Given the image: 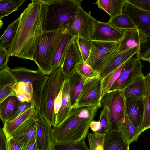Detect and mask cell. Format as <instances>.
Segmentation results:
<instances>
[{
  "label": "cell",
  "mask_w": 150,
  "mask_h": 150,
  "mask_svg": "<svg viewBox=\"0 0 150 150\" xmlns=\"http://www.w3.org/2000/svg\"><path fill=\"white\" fill-rule=\"evenodd\" d=\"M25 1L21 0H0V22L2 19L8 16L11 13L18 9V7Z\"/></svg>",
  "instance_id": "cell-32"
},
{
  "label": "cell",
  "mask_w": 150,
  "mask_h": 150,
  "mask_svg": "<svg viewBox=\"0 0 150 150\" xmlns=\"http://www.w3.org/2000/svg\"><path fill=\"white\" fill-rule=\"evenodd\" d=\"M76 42L83 61L86 62L89 57L92 45V41L80 37H76Z\"/></svg>",
  "instance_id": "cell-38"
},
{
  "label": "cell",
  "mask_w": 150,
  "mask_h": 150,
  "mask_svg": "<svg viewBox=\"0 0 150 150\" xmlns=\"http://www.w3.org/2000/svg\"><path fill=\"white\" fill-rule=\"evenodd\" d=\"M123 30V36L120 41L118 52H121L130 48H138L140 51L147 40L143 32L138 29ZM139 52L136 56L139 57Z\"/></svg>",
  "instance_id": "cell-13"
},
{
  "label": "cell",
  "mask_w": 150,
  "mask_h": 150,
  "mask_svg": "<svg viewBox=\"0 0 150 150\" xmlns=\"http://www.w3.org/2000/svg\"><path fill=\"white\" fill-rule=\"evenodd\" d=\"M62 90L59 92L54 101V110L55 116L58 113L62 105Z\"/></svg>",
  "instance_id": "cell-46"
},
{
  "label": "cell",
  "mask_w": 150,
  "mask_h": 150,
  "mask_svg": "<svg viewBox=\"0 0 150 150\" xmlns=\"http://www.w3.org/2000/svg\"><path fill=\"white\" fill-rule=\"evenodd\" d=\"M120 131L129 144L136 141L141 134L134 127L126 115Z\"/></svg>",
  "instance_id": "cell-30"
},
{
  "label": "cell",
  "mask_w": 150,
  "mask_h": 150,
  "mask_svg": "<svg viewBox=\"0 0 150 150\" xmlns=\"http://www.w3.org/2000/svg\"><path fill=\"white\" fill-rule=\"evenodd\" d=\"M33 105L34 104L31 102H21L13 115L7 122L13 120L25 112Z\"/></svg>",
  "instance_id": "cell-41"
},
{
  "label": "cell",
  "mask_w": 150,
  "mask_h": 150,
  "mask_svg": "<svg viewBox=\"0 0 150 150\" xmlns=\"http://www.w3.org/2000/svg\"><path fill=\"white\" fill-rule=\"evenodd\" d=\"M127 1L140 9L150 12V0H127Z\"/></svg>",
  "instance_id": "cell-42"
},
{
  "label": "cell",
  "mask_w": 150,
  "mask_h": 150,
  "mask_svg": "<svg viewBox=\"0 0 150 150\" xmlns=\"http://www.w3.org/2000/svg\"><path fill=\"white\" fill-rule=\"evenodd\" d=\"M129 145L120 131L111 130L105 134L104 150H129Z\"/></svg>",
  "instance_id": "cell-20"
},
{
  "label": "cell",
  "mask_w": 150,
  "mask_h": 150,
  "mask_svg": "<svg viewBox=\"0 0 150 150\" xmlns=\"http://www.w3.org/2000/svg\"><path fill=\"white\" fill-rule=\"evenodd\" d=\"M8 150H23L24 144L15 140L12 137L7 139Z\"/></svg>",
  "instance_id": "cell-44"
},
{
  "label": "cell",
  "mask_w": 150,
  "mask_h": 150,
  "mask_svg": "<svg viewBox=\"0 0 150 150\" xmlns=\"http://www.w3.org/2000/svg\"><path fill=\"white\" fill-rule=\"evenodd\" d=\"M125 62L102 79V97L108 92L119 77Z\"/></svg>",
  "instance_id": "cell-33"
},
{
  "label": "cell",
  "mask_w": 150,
  "mask_h": 150,
  "mask_svg": "<svg viewBox=\"0 0 150 150\" xmlns=\"http://www.w3.org/2000/svg\"><path fill=\"white\" fill-rule=\"evenodd\" d=\"M66 79L61 67L54 70L49 75L43 90L40 112L51 127H54L55 120L54 101L62 90Z\"/></svg>",
  "instance_id": "cell-4"
},
{
  "label": "cell",
  "mask_w": 150,
  "mask_h": 150,
  "mask_svg": "<svg viewBox=\"0 0 150 150\" xmlns=\"http://www.w3.org/2000/svg\"><path fill=\"white\" fill-rule=\"evenodd\" d=\"M75 36L67 30L62 34L50 64V73L61 67L68 47Z\"/></svg>",
  "instance_id": "cell-17"
},
{
  "label": "cell",
  "mask_w": 150,
  "mask_h": 150,
  "mask_svg": "<svg viewBox=\"0 0 150 150\" xmlns=\"http://www.w3.org/2000/svg\"><path fill=\"white\" fill-rule=\"evenodd\" d=\"M125 99L123 90L108 92L102 98L103 107L108 108L111 130L120 131L124 121L126 115Z\"/></svg>",
  "instance_id": "cell-6"
},
{
  "label": "cell",
  "mask_w": 150,
  "mask_h": 150,
  "mask_svg": "<svg viewBox=\"0 0 150 150\" xmlns=\"http://www.w3.org/2000/svg\"><path fill=\"white\" fill-rule=\"evenodd\" d=\"M125 98L131 97H144L146 91L145 76L144 74L123 90Z\"/></svg>",
  "instance_id": "cell-27"
},
{
  "label": "cell",
  "mask_w": 150,
  "mask_h": 150,
  "mask_svg": "<svg viewBox=\"0 0 150 150\" xmlns=\"http://www.w3.org/2000/svg\"><path fill=\"white\" fill-rule=\"evenodd\" d=\"M140 58V59L150 62V48L142 54Z\"/></svg>",
  "instance_id": "cell-51"
},
{
  "label": "cell",
  "mask_w": 150,
  "mask_h": 150,
  "mask_svg": "<svg viewBox=\"0 0 150 150\" xmlns=\"http://www.w3.org/2000/svg\"><path fill=\"white\" fill-rule=\"evenodd\" d=\"M100 108L96 106L73 108L60 125L52 128L53 142L71 143L85 140L90 124Z\"/></svg>",
  "instance_id": "cell-2"
},
{
  "label": "cell",
  "mask_w": 150,
  "mask_h": 150,
  "mask_svg": "<svg viewBox=\"0 0 150 150\" xmlns=\"http://www.w3.org/2000/svg\"><path fill=\"white\" fill-rule=\"evenodd\" d=\"M146 91L144 97V109L139 131L142 133L150 128V71L145 76Z\"/></svg>",
  "instance_id": "cell-28"
},
{
  "label": "cell",
  "mask_w": 150,
  "mask_h": 150,
  "mask_svg": "<svg viewBox=\"0 0 150 150\" xmlns=\"http://www.w3.org/2000/svg\"><path fill=\"white\" fill-rule=\"evenodd\" d=\"M76 36L74 37L69 46L61 67L66 78L75 69L76 64L83 61L76 42Z\"/></svg>",
  "instance_id": "cell-16"
},
{
  "label": "cell",
  "mask_w": 150,
  "mask_h": 150,
  "mask_svg": "<svg viewBox=\"0 0 150 150\" xmlns=\"http://www.w3.org/2000/svg\"><path fill=\"white\" fill-rule=\"evenodd\" d=\"M122 13L127 15L131 19L137 29H140L147 38L146 44L140 50L139 56L150 48V12L140 9L126 1Z\"/></svg>",
  "instance_id": "cell-9"
},
{
  "label": "cell",
  "mask_w": 150,
  "mask_h": 150,
  "mask_svg": "<svg viewBox=\"0 0 150 150\" xmlns=\"http://www.w3.org/2000/svg\"><path fill=\"white\" fill-rule=\"evenodd\" d=\"M124 30L117 28L110 23L96 21L91 41L115 42L120 41Z\"/></svg>",
  "instance_id": "cell-12"
},
{
  "label": "cell",
  "mask_w": 150,
  "mask_h": 150,
  "mask_svg": "<svg viewBox=\"0 0 150 150\" xmlns=\"http://www.w3.org/2000/svg\"><path fill=\"white\" fill-rule=\"evenodd\" d=\"M144 103V97L125 98L126 115L134 127L139 130L143 117Z\"/></svg>",
  "instance_id": "cell-15"
},
{
  "label": "cell",
  "mask_w": 150,
  "mask_h": 150,
  "mask_svg": "<svg viewBox=\"0 0 150 150\" xmlns=\"http://www.w3.org/2000/svg\"><path fill=\"white\" fill-rule=\"evenodd\" d=\"M23 150H38L36 141V137L24 145Z\"/></svg>",
  "instance_id": "cell-47"
},
{
  "label": "cell",
  "mask_w": 150,
  "mask_h": 150,
  "mask_svg": "<svg viewBox=\"0 0 150 150\" xmlns=\"http://www.w3.org/2000/svg\"><path fill=\"white\" fill-rule=\"evenodd\" d=\"M76 71L86 79L99 76L100 72L94 69L86 62L82 61L76 65Z\"/></svg>",
  "instance_id": "cell-35"
},
{
  "label": "cell",
  "mask_w": 150,
  "mask_h": 150,
  "mask_svg": "<svg viewBox=\"0 0 150 150\" xmlns=\"http://www.w3.org/2000/svg\"><path fill=\"white\" fill-rule=\"evenodd\" d=\"M101 79L99 76L86 79L74 108L102 106Z\"/></svg>",
  "instance_id": "cell-8"
},
{
  "label": "cell",
  "mask_w": 150,
  "mask_h": 150,
  "mask_svg": "<svg viewBox=\"0 0 150 150\" xmlns=\"http://www.w3.org/2000/svg\"><path fill=\"white\" fill-rule=\"evenodd\" d=\"M20 21V17L9 24L0 39V46L5 49L11 45L16 36Z\"/></svg>",
  "instance_id": "cell-29"
},
{
  "label": "cell",
  "mask_w": 150,
  "mask_h": 150,
  "mask_svg": "<svg viewBox=\"0 0 150 150\" xmlns=\"http://www.w3.org/2000/svg\"><path fill=\"white\" fill-rule=\"evenodd\" d=\"M0 150H8L7 139L1 128L0 129Z\"/></svg>",
  "instance_id": "cell-48"
},
{
  "label": "cell",
  "mask_w": 150,
  "mask_h": 150,
  "mask_svg": "<svg viewBox=\"0 0 150 150\" xmlns=\"http://www.w3.org/2000/svg\"><path fill=\"white\" fill-rule=\"evenodd\" d=\"M89 127L93 132H100L101 129L99 121H92L90 124Z\"/></svg>",
  "instance_id": "cell-50"
},
{
  "label": "cell",
  "mask_w": 150,
  "mask_h": 150,
  "mask_svg": "<svg viewBox=\"0 0 150 150\" xmlns=\"http://www.w3.org/2000/svg\"><path fill=\"white\" fill-rule=\"evenodd\" d=\"M62 105L58 113L55 116L54 126L57 127L67 118L72 109L69 94V84L66 79L64 84L62 90Z\"/></svg>",
  "instance_id": "cell-23"
},
{
  "label": "cell",
  "mask_w": 150,
  "mask_h": 150,
  "mask_svg": "<svg viewBox=\"0 0 150 150\" xmlns=\"http://www.w3.org/2000/svg\"><path fill=\"white\" fill-rule=\"evenodd\" d=\"M21 102L16 96H11L0 103V117L4 124L13 115Z\"/></svg>",
  "instance_id": "cell-26"
},
{
  "label": "cell",
  "mask_w": 150,
  "mask_h": 150,
  "mask_svg": "<svg viewBox=\"0 0 150 150\" xmlns=\"http://www.w3.org/2000/svg\"><path fill=\"white\" fill-rule=\"evenodd\" d=\"M66 29L43 32L35 50L33 59L38 70L46 75L50 73V66L55 51Z\"/></svg>",
  "instance_id": "cell-5"
},
{
  "label": "cell",
  "mask_w": 150,
  "mask_h": 150,
  "mask_svg": "<svg viewBox=\"0 0 150 150\" xmlns=\"http://www.w3.org/2000/svg\"><path fill=\"white\" fill-rule=\"evenodd\" d=\"M105 134L99 132L89 133L88 138L89 145V150H104L103 142Z\"/></svg>",
  "instance_id": "cell-37"
},
{
  "label": "cell",
  "mask_w": 150,
  "mask_h": 150,
  "mask_svg": "<svg viewBox=\"0 0 150 150\" xmlns=\"http://www.w3.org/2000/svg\"><path fill=\"white\" fill-rule=\"evenodd\" d=\"M38 111L33 105L25 112L13 120L4 124L2 130L7 139L12 137L14 133L30 118L36 115Z\"/></svg>",
  "instance_id": "cell-21"
},
{
  "label": "cell",
  "mask_w": 150,
  "mask_h": 150,
  "mask_svg": "<svg viewBox=\"0 0 150 150\" xmlns=\"http://www.w3.org/2000/svg\"><path fill=\"white\" fill-rule=\"evenodd\" d=\"M108 22L115 28L122 30L137 29L130 18L122 13L110 19Z\"/></svg>",
  "instance_id": "cell-31"
},
{
  "label": "cell",
  "mask_w": 150,
  "mask_h": 150,
  "mask_svg": "<svg viewBox=\"0 0 150 150\" xmlns=\"http://www.w3.org/2000/svg\"><path fill=\"white\" fill-rule=\"evenodd\" d=\"M139 51V48H130L121 52H118L100 72L99 76L103 79L134 55H138Z\"/></svg>",
  "instance_id": "cell-18"
},
{
  "label": "cell",
  "mask_w": 150,
  "mask_h": 150,
  "mask_svg": "<svg viewBox=\"0 0 150 150\" xmlns=\"http://www.w3.org/2000/svg\"><path fill=\"white\" fill-rule=\"evenodd\" d=\"M119 42L92 41L90 55L86 62L100 72L118 53Z\"/></svg>",
  "instance_id": "cell-7"
},
{
  "label": "cell",
  "mask_w": 150,
  "mask_h": 150,
  "mask_svg": "<svg viewBox=\"0 0 150 150\" xmlns=\"http://www.w3.org/2000/svg\"><path fill=\"white\" fill-rule=\"evenodd\" d=\"M96 21L90 12H86L81 6L74 18L65 29L76 37L91 40Z\"/></svg>",
  "instance_id": "cell-10"
},
{
  "label": "cell",
  "mask_w": 150,
  "mask_h": 150,
  "mask_svg": "<svg viewBox=\"0 0 150 150\" xmlns=\"http://www.w3.org/2000/svg\"><path fill=\"white\" fill-rule=\"evenodd\" d=\"M12 87L16 95L20 94L28 93L32 96L33 88L32 84H28L22 82H17Z\"/></svg>",
  "instance_id": "cell-40"
},
{
  "label": "cell",
  "mask_w": 150,
  "mask_h": 150,
  "mask_svg": "<svg viewBox=\"0 0 150 150\" xmlns=\"http://www.w3.org/2000/svg\"><path fill=\"white\" fill-rule=\"evenodd\" d=\"M69 84V94L72 108L76 105L86 80L75 69L66 78Z\"/></svg>",
  "instance_id": "cell-22"
},
{
  "label": "cell",
  "mask_w": 150,
  "mask_h": 150,
  "mask_svg": "<svg viewBox=\"0 0 150 150\" xmlns=\"http://www.w3.org/2000/svg\"><path fill=\"white\" fill-rule=\"evenodd\" d=\"M51 150H89L84 140L71 143H60L53 142Z\"/></svg>",
  "instance_id": "cell-36"
},
{
  "label": "cell",
  "mask_w": 150,
  "mask_h": 150,
  "mask_svg": "<svg viewBox=\"0 0 150 150\" xmlns=\"http://www.w3.org/2000/svg\"><path fill=\"white\" fill-rule=\"evenodd\" d=\"M46 10L42 0H33L21 14L16 36L7 48L10 56L33 60V54L43 33Z\"/></svg>",
  "instance_id": "cell-1"
},
{
  "label": "cell",
  "mask_w": 150,
  "mask_h": 150,
  "mask_svg": "<svg viewBox=\"0 0 150 150\" xmlns=\"http://www.w3.org/2000/svg\"><path fill=\"white\" fill-rule=\"evenodd\" d=\"M127 0H98L95 4L109 15L110 18L122 13Z\"/></svg>",
  "instance_id": "cell-25"
},
{
  "label": "cell",
  "mask_w": 150,
  "mask_h": 150,
  "mask_svg": "<svg viewBox=\"0 0 150 150\" xmlns=\"http://www.w3.org/2000/svg\"><path fill=\"white\" fill-rule=\"evenodd\" d=\"M36 121V141L38 150H51L53 141L51 127L38 111Z\"/></svg>",
  "instance_id": "cell-14"
},
{
  "label": "cell",
  "mask_w": 150,
  "mask_h": 150,
  "mask_svg": "<svg viewBox=\"0 0 150 150\" xmlns=\"http://www.w3.org/2000/svg\"><path fill=\"white\" fill-rule=\"evenodd\" d=\"M11 71L16 79L18 82H22L28 84L37 79L48 78L49 75H46L39 70H34L25 67H15Z\"/></svg>",
  "instance_id": "cell-24"
},
{
  "label": "cell",
  "mask_w": 150,
  "mask_h": 150,
  "mask_svg": "<svg viewBox=\"0 0 150 150\" xmlns=\"http://www.w3.org/2000/svg\"><path fill=\"white\" fill-rule=\"evenodd\" d=\"M139 57L136 56L134 57H131L125 62L119 77L108 92L123 90L143 75L142 71L143 65Z\"/></svg>",
  "instance_id": "cell-11"
},
{
  "label": "cell",
  "mask_w": 150,
  "mask_h": 150,
  "mask_svg": "<svg viewBox=\"0 0 150 150\" xmlns=\"http://www.w3.org/2000/svg\"><path fill=\"white\" fill-rule=\"evenodd\" d=\"M14 96L16 97V95L11 86H8L3 90L0 91V103L8 97Z\"/></svg>",
  "instance_id": "cell-45"
},
{
  "label": "cell",
  "mask_w": 150,
  "mask_h": 150,
  "mask_svg": "<svg viewBox=\"0 0 150 150\" xmlns=\"http://www.w3.org/2000/svg\"><path fill=\"white\" fill-rule=\"evenodd\" d=\"M18 100L21 102H31L32 96L31 95L28 93H22L16 95Z\"/></svg>",
  "instance_id": "cell-49"
},
{
  "label": "cell",
  "mask_w": 150,
  "mask_h": 150,
  "mask_svg": "<svg viewBox=\"0 0 150 150\" xmlns=\"http://www.w3.org/2000/svg\"><path fill=\"white\" fill-rule=\"evenodd\" d=\"M10 56L7 49L0 46V70L8 66L7 63Z\"/></svg>",
  "instance_id": "cell-43"
},
{
  "label": "cell",
  "mask_w": 150,
  "mask_h": 150,
  "mask_svg": "<svg viewBox=\"0 0 150 150\" xmlns=\"http://www.w3.org/2000/svg\"><path fill=\"white\" fill-rule=\"evenodd\" d=\"M99 122L101 129L99 132L105 134L111 130L108 117V110L106 107H103L100 113Z\"/></svg>",
  "instance_id": "cell-39"
},
{
  "label": "cell",
  "mask_w": 150,
  "mask_h": 150,
  "mask_svg": "<svg viewBox=\"0 0 150 150\" xmlns=\"http://www.w3.org/2000/svg\"><path fill=\"white\" fill-rule=\"evenodd\" d=\"M42 0L46 6L43 32L65 29L75 18L82 1Z\"/></svg>",
  "instance_id": "cell-3"
},
{
  "label": "cell",
  "mask_w": 150,
  "mask_h": 150,
  "mask_svg": "<svg viewBox=\"0 0 150 150\" xmlns=\"http://www.w3.org/2000/svg\"><path fill=\"white\" fill-rule=\"evenodd\" d=\"M17 82L8 66L0 70V91L8 86H12Z\"/></svg>",
  "instance_id": "cell-34"
},
{
  "label": "cell",
  "mask_w": 150,
  "mask_h": 150,
  "mask_svg": "<svg viewBox=\"0 0 150 150\" xmlns=\"http://www.w3.org/2000/svg\"><path fill=\"white\" fill-rule=\"evenodd\" d=\"M38 119L37 114L28 119L17 129L12 137L19 142L24 145L26 144L36 137V121Z\"/></svg>",
  "instance_id": "cell-19"
}]
</instances>
